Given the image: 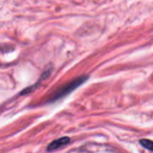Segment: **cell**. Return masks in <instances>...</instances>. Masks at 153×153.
Wrapping results in <instances>:
<instances>
[{
	"mask_svg": "<svg viewBox=\"0 0 153 153\" xmlns=\"http://www.w3.org/2000/svg\"><path fill=\"white\" fill-rule=\"evenodd\" d=\"M86 78H87V76H81V78L74 79V81L69 82L67 85H64V86H62V87H60L59 89H57L53 94H51L49 101H56V100H58V99L62 98V97L66 96V94H69L70 91H72L74 89H76L80 84L83 83V82L86 80Z\"/></svg>",
	"mask_w": 153,
	"mask_h": 153,
	"instance_id": "1",
	"label": "cell"
},
{
	"mask_svg": "<svg viewBox=\"0 0 153 153\" xmlns=\"http://www.w3.org/2000/svg\"><path fill=\"white\" fill-rule=\"evenodd\" d=\"M69 143V138L67 136H64V137H61L59 140H56L53 142H51V144L48 145V150H55V149H58L62 146H65L66 144Z\"/></svg>",
	"mask_w": 153,
	"mask_h": 153,
	"instance_id": "2",
	"label": "cell"
},
{
	"mask_svg": "<svg viewBox=\"0 0 153 153\" xmlns=\"http://www.w3.org/2000/svg\"><path fill=\"white\" fill-rule=\"evenodd\" d=\"M140 144L142 145L144 148L148 149V150H150V151H153V140L144 138V140H140Z\"/></svg>",
	"mask_w": 153,
	"mask_h": 153,
	"instance_id": "3",
	"label": "cell"
}]
</instances>
